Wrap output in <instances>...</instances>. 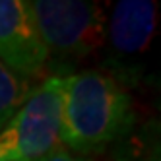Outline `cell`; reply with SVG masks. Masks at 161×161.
Returning a JSON list of instances; mask_svg holds the SVG:
<instances>
[{
    "label": "cell",
    "instance_id": "cell-1",
    "mask_svg": "<svg viewBox=\"0 0 161 161\" xmlns=\"http://www.w3.org/2000/svg\"><path fill=\"white\" fill-rule=\"evenodd\" d=\"M132 122V99L114 78L97 70L66 76L60 142L68 152L89 157L126 134Z\"/></svg>",
    "mask_w": 161,
    "mask_h": 161
},
{
    "label": "cell",
    "instance_id": "cell-2",
    "mask_svg": "<svg viewBox=\"0 0 161 161\" xmlns=\"http://www.w3.org/2000/svg\"><path fill=\"white\" fill-rule=\"evenodd\" d=\"M66 76H49L27 97L0 132L12 159L41 161L62 146V109Z\"/></svg>",
    "mask_w": 161,
    "mask_h": 161
},
{
    "label": "cell",
    "instance_id": "cell-3",
    "mask_svg": "<svg viewBox=\"0 0 161 161\" xmlns=\"http://www.w3.org/2000/svg\"><path fill=\"white\" fill-rule=\"evenodd\" d=\"M37 33L49 53L86 56L107 37V18L99 0H29Z\"/></svg>",
    "mask_w": 161,
    "mask_h": 161
},
{
    "label": "cell",
    "instance_id": "cell-4",
    "mask_svg": "<svg viewBox=\"0 0 161 161\" xmlns=\"http://www.w3.org/2000/svg\"><path fill=\"white\" fill-rule=\"evenodd\" d=\"M49 58L29 0H0V62L21 78L39 76Z\"/></svg>",
    "mask_w": 161,
    "mask_h": 161
},
{
    "label": "cell",
    "instance_id": "cell-5",
    "mask_svg": "<svg viewBox=\"0 0 161 161\" xmlns=\"http://www.w3.org/2000/svg\"><path fill=\"white\" fill-rule=\"evenodd\" d=\"M157 29L155 0H117L107 25L113 49L124 56H136L149 49Z\"/></svg>",
    "mask_w": 161,
    "mask_h": 161
},
{
    "label": "cell",
    "instance_id": "cell-6",
    "mask_svg": "<svg viewBox=\"0 0 161 161\" xmlns=\"http://www.w3.org/2000/svg\"><path fill=\"white\" fill-rule=\"evenodd\" d=\"M29 89L24 82V78L14 74L10 68L0 62V132L14 117V113L27 97Z\"/></svg>",
    "mask_w": 161,
    "mask_h": 161
},
{
    "label": "cell",
    "instance_id": "cell-7",
    "mask_svg": "<svg viewBox=\"0 0 161 161\" xmlns=\"http://www.w3.org/2000/svg\"><path fill=\"white\" fill-rule=\"evenodd\" d=\"M41 161H91L89 157H82V155H76L72 152H68L64 146H60L58 149H54V152L47 157H43Z\"/></svg>",
    "mask_w": 161,
    "mask_h": 161
},
{
    "label": "cell",
    "instance_id": "cell-8",
    "mask_svg": "<svg viewBox=\"0 0 161 161\" xmlns=\"http://www.w3.org/2000/svg\"><path fill=\"white\" fill-rule=\"evenodd\" d=\"M8 159H12V153H10V149L0 142V161H8Z\"/></svg>",
    "mask_w": 161,
    "mask_h": 161
},
{
    "label": "cell",
    "instance_id": "cell-9",
    "mask_svg": "<svg viewBox=\"0 0 161 161\" xmlns=\"http://www.w3.org/2000/svg\"><path fill=\"white\" fill-rule=\"evenodd\" d=\"M8 161H19V159H8Z\"/></svg>",
    "mask_w": 161,
    "mask_h": 161
}]
</instances>
